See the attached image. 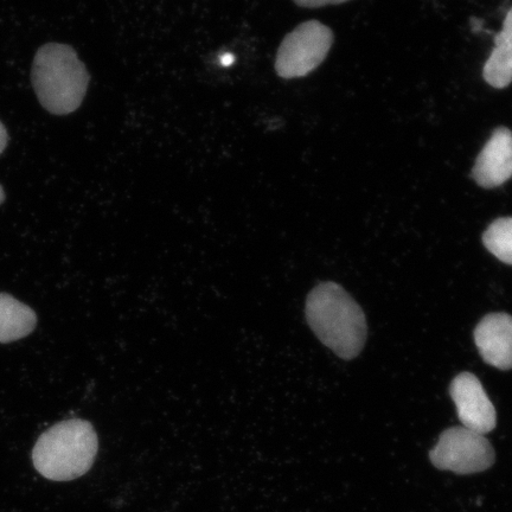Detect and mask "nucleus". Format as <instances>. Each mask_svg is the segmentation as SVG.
<instances>
[{
    "label": "nucleus",
    "instance_id": "f257e3e1",
    "mask_svg": "<svg viewBox=\"0 0 512 512\" xmlns=\"http://www.w3.org/2000/svg\"><path fill=\"white\" fill-rule=\"evenodd\" d=\"M305 315L319 341L344 360L355 358L366 344V316L354 298L335 283L313 288L306 299Z\"/></svg>",
    "mask_w": 512,
    "mask_h": 512
},
{
    "label": "nucleus",
    "instance_id": "f03ea898",
    "mask_svg": "<svg viewBox=\"0 0 512 512\" xmlns=\"http://www.w3.org/2000/svg\"><path fill=\"white\" fill-rule=\"evenodd\" d=\"M88 70L76 51L61 43H48L37 50L31 82L38 101L51 114L66 115L81 106L87 93Z\"/></svg>",
    "mask_w": 512,
    "mask_h": 512
},
{
    "label": "nucleus",
    "instance_id": "7ed1b4c3",
    "mask_svg": "<svg viewBox=\"0 0 512 512\" xmlns=\"http://www.w3.org/2000/svg\"><path fill=\"white\" fill-rule=\"evenodd\" d=\"M98 447V435L91 422L64 420L37 440L32 462L44 478L69 482L91 470Z\"/></svg>",
    "mask_w": 512,
    "mask_h": 512
},
{
    "label": "nucleus",
    "instance_id": "20e7f679",
    "mask_svg": "<svg viewBox=\"0 0 512 512\" xmlns=\"http://www.w3.org/2000/svg\"><path fill=\"white\" fill-rule=\"evenodd\" d=\"M334 43V34L318 21L300 24L280 44L275 70L280 78H303L324 62Z\"/></svg>",
    "mask_w": 512,
    "mask_h": 512
},
{
    "label": "nucleus",
    "instance_id": "39448f33",
    "mask_svg": "<svg viewBox=\"0 0 512 512\" xmlns=\"http://www.w3.org/2000/svg\"><path fill=\"white\" fill-rule=\"evenodd\" d=\"M431 460L440 470L459 475L488 470L494 463L495 452L484 434L466 427H452L440 435L431 451Z\"/></svg>",
    "mask_w": 512,
    "mask_h": 512
},
{
    "label": "nucleus",
    "instance_id": "423d86ee",
    "mask_svg": "<svg viewBox=\"0 0 512 512\" xmlns=\"http://www.w3.org/2000/svg\"><path fill=\"white\" fill-rule=\"evenodd\" d=\"M450 394L464 427L484 435L495 430L496 409L475 375H458L451 383Z\"/></svg>",
    "mask_w": 512,
    "mask_h": 512
},
{
    "label": "nucleus",
    "instance_id": "0eeeda50",
    "mask_svg": "<svg viewBox=\"0 0 512 512\" xmlns=\"http://www.w3.org/2000/svg\"><path fill=\"white\" fill-rule=\"evenodd\" d=\"M472 176L479 187L497 188L512 177V132L498 127L476 160Z\"/></svg>",
    "mask_w": 512,
    "mask_h": 512
},
{
    "label": "nucleus",
    "instance_id": "6e6552de",
    "mask_svg": "<svg viewBox=\"0 0 512 512\" xmlns=\"http://www.w3.org/2000/svg\"><path fill=\"white\" fill-rule=\"evenodd\" d=\"M475 342L483 360L501 370L512 369V317L491 313L480 320Z\"/></svg>",
    "mask_w": 512,
    "mask_h": 512
},
{
    "label": "nucleus",
    "instance_id": "1a4fd4ad",
    "mask_svg": "<svg viewBox=\"0 0 512 512\" xmlns=\"http://www.w3.org/2000/svg\"><path fill=\"white\" fill-rule=\"evenodd\" d=\"M36 325L37 316L31 307L8 293H0V343H11L27 337Z\"/></svg>",
    "mask_w": 512,
    "mask_h": 512
},
{
    "label": "nucleus",
    "instance_id": "9d476101",
    "mask_svg": "<svg viewBox=\"0 0 512 512\" xmlns=\"http://www.w3.org/2000/svg\"><path fill=\"white\" fill-rule=\"evenodd\" d=\"M488 251L504 264L512 265V217L492 222L483 235Z\"/></svg>",
    "mask_w": 512,
    "mask_h": 512
},
{
    "label": "nucleus",
    "instance_id": "9b49d317",
    "mask_svg": "<svg viewBox=\"0 0 512 512\" xmlns=\"http://www.w3.org/2000/svg\"><path fill=\"white\" fill-rule=\"evenodd\" d=\"M484 79L490 86L503 89L512 82V61L503 51L494 48L483 70Z\"/></svg>",
    "mask_w": 512,
    "mask_h": 512
},
{
    "label": "nucleus",
    "instance_id": "f8f14e48",
    "mask_svg": "<svg viewBox=\"0 0 512 512\" xmlns=\"http://www.w3.org/2000/svg\"><path fill=\"white\" fill-rule=\"evenodd\" d=\"M495 48L503 51L512 61V8L504 19L502 31L495 37Z\"/></svg>",
    "mask_w": 512,
    "mask_h": 512
},
{
    "label": "nucleus",
    "instance_id": "ddd939ff",
    "mask_svg": "<svg viewBox=\"0 0 512 512\" xmlns=\"http://www.w3.org/2000/svg\"><path fill=\"white\" fill-rule=\"evenodd\" d=\"M348 2V0H294L302 8H320V6L337 5Z\"/></svg>",
    "mask_w": 512,
    "mask_h": 512
},
{
    "label": "nucleus",
    "instance_id": "4468645a",
    "mask_svg": "<svg viewBox=\"0 0 512 512\" xmlns=\"http://www.w3.org/2000/svg\"><path fill=\"white\" fill-rule=\"evenodd\" d=\"M8 143H9L8 130H6V127L4 126L2 121H0V155H2V153L6 149V146H8ZM4 201H5V192H4L2 185H0V204H3Z\"/></svg>",
    "mask_w": 512,
    "mask_h": 512
},
{
    "label": "nucleus",
    "instance_id": "2eb2a0df",
    "mask_svg": "<svg viewBox=\"0 0 512 512\" xmlns=\"http://www.w3.org/2000/svg\"><path fill=\"white\" fill-rule=\"evenodd\" d=\"M234 62V57L232 55H224L222 57V64L223 66L229 67L230 64Z\"/></svg>",
    "mask_w": 512,
    "mask_h": 512
}]
</instances>
